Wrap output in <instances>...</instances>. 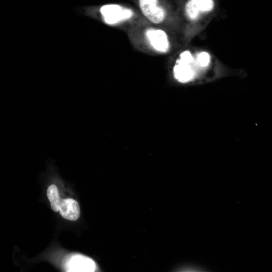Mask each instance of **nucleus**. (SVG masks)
I'll return each instance as SVG.
<instances>
[{"label":"nucleus","mask_w":272,"mask_h":272,"mask_svg":"<svg viewBox=\"0 0 272 272\" xmlns=\"http://www.w3.org/2000/svg\"><path fill=\"white\" fill-rule=\"evenodd\" d=\"M198 66L191 52L184 51L176 59L173 68L174 79L182 84L193 81L197 75Z\"/></svg>","instance_id":"f257e3e1"},{"label":"nucleus","mask_w":272,"mask_h":272,"mask_svg":"<svg viewBox=\"0 0 272 272\" xmlns=\"http://www.w3.org/2000/svg\"><path fill=\"white\" fill-rule=\"evenodd\" d=\"M100 16L106 24L113 26L131 19L134 16L133 10L117 4H107L99 9Z\"/></svg>","instance_id":"f03ea898"},{"label":"nucleus","mask_w":272,"mask_h":272,"mask_svg":"<svg viewBox=\"0 0 272 272\" xmlns=\"http://www.w3.org/2000/svg\"><path fill=\"white\" fill-rule=\"evenodd\" d=\"M145 37L152 48L159 53L168 51L170 43L166 33L163 30L155 28H149L145 31Z\"/></svg>","instance_id":"7ed1b4c3"},{"label":"nucleus","mask_w":272,"mask_h":272,"mask_svg":"<svg viewBox=\"0 0 272 272\" xmlns=\"http://www.w3.org/2000/svg\"><path fill=\"white\" fill-rule=\"evenodd\" d=\"M138 4L142 14L151 23L159 24L164 20L166 12L158 0H138Z\"/></svg>","instance_id":"20e7f679"},{"label":"nucleus","mask_w":272,"mask_h":272,"mask_svg":"<svg viewBox=\"0 0 272 272\" xmlns=\"http://www.w3.org/2000/svg\"><path fill=\"white\" fill-rule=\"evenodd\" d=\"M214 5L213 0H188L185 5V12L189 19L194 20L201 13L211 11Z\"/></svg>","instance_id":"39448f33"},{"label":"nucleus","mask_w":272,"mask_h":272,"mask_svg":"<svg viewBox=\"0 0 272 272\" xmlns=\"http://www.w3.org/2000/svg\"><path fill=\"white\" fill-rule=\"evenodd\" d=\"M66 266L68 271H94L95 270L94 261L80 255L71 257L67 261Z\"/></svg>","instance_id":"423d86ee"},{"label":"nucleus","mask_w":272,"mask_h":272,"mask_svg":"<svg viewBox=\"0 0 272 272\" xmlns=\"http://www.w3.org/2000/svg\"><path fill=\"white\" fill-rule=\"evenodd\" d=\"M59 211L61 216L68 220H77L80 215V208L78 202L72 198L62 199Z\"/></svg>","instance_id":"0eeeda50"},{"label":"nucleus","mask_w":272,"mask_h":272,"mask_svg":"<svg viewBox=\"0 0 272 272\" xmlns=\"http://www.w3.org/2000/svg\"><path fill=\"white\" fill-rule=\"evenodd\" d=\"M47 195L52 210L54 212L58 211L62 199L59 197L58 190L56 185L51 184L48 186Z\"/></svg>","instance_id":"6e6552de"},{"label":"nucleus","mask_w":272,"mask_h":272,"mask_svg":"<svg viewBox=\"0 0 272 272\" xmlns=\"http://www.w3.org/2000/svg\"><path fill=\"white\" fill-rule=\"evenodd\" d=\"M210 59V54L208 52L203 51L197 55L195 61L198 67L204 69L209 65Z\"/></svg>","instance_id":"1a4fd4ad"}]
</instances>
